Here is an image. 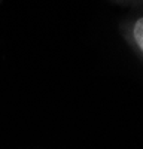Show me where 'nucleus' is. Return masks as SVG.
<instances>
[{"mask_svg": "<svg viewBox=\"0 0 143 149\" xmlns=\"http://www.w3.org/2000/svg\"><path fill=\"white\" fill-rule=\"evenodd\" d=\"M131 40L137 51L143 55V17L137 18L131 26Z\"/></svg>", "mask_w": 143, "mask_h": 149, "instance_id": "nucleus-1", "label": "nucleus"}]
</instances>
